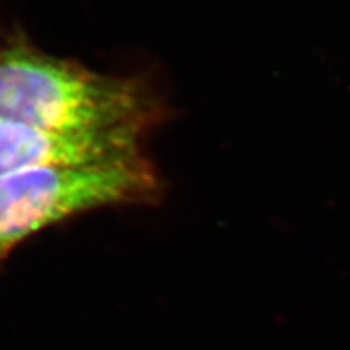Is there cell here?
Masks as SVG:
<instances>
[{"mask_svg":"<svg viewBox=\"0 0 350 350\" xmlns=\"http://www.w3.org/2000/svg\"><path fill=\"white\" fill-rule=\"evenodd\" d=\"M146 125L54 130L0 119V175L36 167H78L139 154Z\"/></svg>","mask_w":350,"mask_h":350,"instance_id":"3957f363","label":"cell"},{"mask_svg":"<svg viewBox=\"0 0 350 350\" xmlns=\"http://www.w3.org/2000/svg\"><path fill=\"white\" fill-rule=\"evenodd\" d=\"M139 80L103 75L46 54L20 36L0 41V119L54 130H100L156 122Z\"/></svg>","mask_w":350,"mask_h":350,"instance_id":"6da1fadb","label":"cell"},{"mask_svg":"<svg viewBox=\"0 0 350 350\" xmlns=\"http://www.w3.org/2000/svg\"><path fill=\"white\" fill-rule=\"evenodd\" d=\"M156 170L142 154L78 167H36L0 175V255L57 222L122 203L152 200Z\"/></svg>","mask_w":350,"mask_h":350,"instance_id":"7a4b0ae2","label":"cell"}]
</instances>
